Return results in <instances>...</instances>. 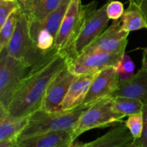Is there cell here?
<instances>
[{"label": "cell", "instance_id": "1", "mask_svg": "<svg viewBox=\"0 0 147 147\" xmlns=\"http://www.w3.org/2000/svg\"><path fill=\"white\" fill-rule=\"evenodd\" d=\"M67 64L65 56L57 51L41 64L30 69L13 94L7 110L9 114L24 117L41 109L50 83Z\"/></svg>", "mask_w": 147, "mask_h": 147}, {"label": "cell", "instance_id": "2", "mask_svg": "<svg viewBox=\"0 0 147 147\" xmlns=\"http://www.w3.org/2000/svg\"><path fill=\"white\" fill-rule=\"evenodd\" d=\"M97 1L83 5L80 24L70 44L62 53L70 62L81 55L105 30L110 19L107 15L108 1L97 9Z\"/></svg>", "mask_w": 147, "mask_h": 147}, {"label": "cell", "instance_id": "3", "mask_svg": "<svg viewBox=\"0 0 147 147\" xmlns=\"http://www.w3.org/2000/svg\"><path fill=\"white\" fill-rule=\"evenodd\" d=\"M93 103H83L71 110L56 112L39 109L29 116L28 122L18 138L45 132L73 130L80 116Z\"/></svg>", "mask_w": 147, "mask_h": 147}, {"label": "cell", "instance_id": "4", "mask_svg": "<svg viewBox=\"0 0 147 147\" xmlns=\"http://www.w3.org/2000/svg\"><path fill=\"white\" fill-rule=\"evenodd\" d=\"M6 49L10 56L22 62L29 69L39 65L58 51L55 48L44 52L37 47L30 35L28 15L22 7L15 31Z\"/></svg>", "mask_w": 147, "mask_h": 147}, {"label": "cell", "instance_id": "5", "mask_svg": "<svg viewBox=\"0 0 147 147\" xmlns=\"http://www.w3.org/2000/svg\"><path fill=\"white\" fill-rule=\"evenodd\" d=\"M124 117L126 116L116 112L113 109L111 96L97 100L80 116L73 129V141H76L78 136L91 129L115 126L123 123Z\"/></svg>", "mask_w": 147, "mask_h": 147}, {"label": "cell", "instance_id": "6", "mask_svg": "<svg viewBox=\"0 0 147 147\" xmlns=\"http://www.w3.org/2000/svg\"><path fill=\"white\" fill-rule=\"evenodd\" d=\"M30 69L20 60L0 51V106L8 110L11 98L22 79Z\"/></svg>", "mask_w": 147, "mask_h": 147}, {"label": "cell", "instance_id": "7", "mask_svg": "<svg viewBox=\"0 0 147 147\" xmlns=\"http://www.w3.org/2000/svg\"><path fill=\"white\" fill-rule=\"evenodd\" d=\"M129 34V32L124 31L122 29L120 19L113 20L111 24L83 53L90 54L106 53L125 54Z\"/></svg>", "mask_w": 147, "mask_h": 147}, {"label": "cell", "instance_id": "8", "mask_svg": "<svg viewBox=\"0 0 147 147\" xmlns=\"http://www.w3.org/2000/svg\"><path fill=\"white\" fill-rule=\"evenodd\" d=\"M124 54L96 53L80 55L69 62V70L76 76L98 72L109 67H117L119 62Z\"/></svg>", "mask_w": 147, "mask_h": 147}, {"label": "cell", "instance_id": "9", "mask_svg": "<svg viewBox=\"0 0 147 147\" xmlns=\"http://www.w3.org/2000/svg\"><path fill=\"white\" fill-rule=\"evenodd\" d=\"M76 75L69 70L67 65L53 80L45 93L42 110L49 112L60 111V106L74 80Z\"/></svg>", "mask_w": 147, "mask_h": 147}, {"label": "cell", "instance_id": "10", "mask_svg": "<svg viewBox=\"0 0 147 147\" xmlns=\"http://www.w3.org/2000/svg\"><path fill=\"white\" fill-rule=\"evenodd\" d=\"M119 80L116 67H109L100 70L92 81L83 103H92L109 97L116 90Z\"/></svg>", "mask_w": 147, "mask_h": 147}, {"label": "cell", "instance_id": "11", "mask_svg": "<svg viewBox=\"0 0 147 147\" xmlns=\"http://www.w3.org/2000/svg\"><path fill=\"white\" fill-rule=\"evenodd\" d=\"M82 8L81 0L70 1L55 41V48L59 53H63L70 44L81 20Z\"/></svg>", "mask_w": 147, "mask_h": 147}, {"label": "cell", "instance_id": "12", "mask_svg": "<svg viewBox=\"0 0 147 147\" xmlns=\"http://www.w3.org/2000/svg\"><path fill=\"white\" fill-rule=\"evenodd\" d=\"M111 96L136 98L147 106V71L141 68L130 78L120 81Z\"/></svg>", "mask_w": 147, "mask_h": 147}, {"label": "cell", "instance_id": "13", "mask_svg": "<svg viewBox=\"0 0 147 147\" xmlns=\"http://www.w3.org/2000/svg\"><path fill=\"white\" fill-rule=\"evenodd\" d=\"M73 130L50 131L17 138L19 147H59L73 142Z\"/></svg>", "mask_w": 147, "mask_h": 147}, {"label": "cell", "instance_id": "14", "mask_svg": "<svg viewBox=\"0 0 147 147\" xmlns=\"http://www.w3.org/2000/svg\"><path fill=\"white\" fill-rule=\"evenodd\" d=\"M99 72V71H98ZM98 72L76 76L60 106L61 111H69L83 104L92 81Z\"/></svg>", "mask_w": 147, "mask_h": 147}, {"label": "cell", "instance_id": "15", "mask_svg": "<svg viewBox=\"0 0 147 147\" xmlns=\"http://www.w3.org/2000/svg\"><path fill=\"white\" fill-rule=\"evenodd\" d=\"M134 139L133 136L123 122L113 126L100 137L86 143L85 147H126Z\"/></svg>", "mask_w": 147, "mask_h": 147}, {"label": "cell", "instance_id": "16", "mask_svg": "<svg viewBox=\"0 0 147 147\" xmlns=\"http://www.w3.org/2000/svg\"><path fill=\"white\" fill-rule=\"evenodd\" d=\"M70 1L71 0H61L59 7L41 22H31L29 20L30 34H34L38 30H45L56 39L60 24L64 18Z\"/></svg>", "mask_w": 147, "mask_h": 147}, {"label": "cell", "instance_id": "17", "mask_svg": "<svg viewBox=\"0 0 147 147\" xmlns=\"http://www.w3.org/2000/svg\"><path fill=\"white\" fill-rule=\"evenodd\" d=\"M28 118L11 116L7 109L0 106V141L18 138L27 125Z\"/></svg>", "mask_w": 147, "mask_h": 147}, {"label": "cell", "instance_id": "18", "mask_svg": "<svg viewBox=\"0 0 147 147\" xmlns=\"http://www.w3.org/2000/svg\"><path fill=\"white\" fill-rule=\"evenodd\" d=\"M60 2L61 0H34L22 5V9L27 14L30 21L41 22L59 7Z\"/></svg>", "mask_w": 147, "mask_h": 147}, {"label": "cell", "instance_id": "19", "mask_svg": "<svg viewBox=\"0 0 147 147\" xmlns=\"http://www.w3.org/2000/svg\"><path fill=\"white\" fill-rule=\"evenodd\" d=\"M121 27L124 31H136L141 29H146L147 23L140 7L134 0H129V5L125 9L120 18Z\"/></svg>", "mask_w": 147, "mask_h": 147}, {"label": "cell", "instance_id": "20", "mask_svg": "<svg viewBox=\"0 0 147 147\" xmlns=\"http://www.w3.org/2000/svg\"><path fill=\"white\" fill-rule=\"evenodd\" d=\"M112 100L115 111L125 116L143 112L144 107V104L141 100L136 98L123 96H114L112 97Z\"/></svg>", "mask_w": 147, "mask_h": 147}, {"label": "cell", "instance_id": "21", "mask_svg": "<svg viewBox=\"0 0 147 147\" xmlns=\"http://www.w3.org/2000/svg\"><path fill=\"white\" fill-rule=\"evenodd\" d=\"M20 11L21 8L14 11L0 28V51L8 46L15 31Z\"/></svg>", "mask_w": 147, "mask_h": 147}, {"label": "cell", "instance_id": "22", "mask_svg": "<svg viewBox=\"0 0 147 147\" xmlns=\"http://www.w3.org/2000/svg\"><path fill=\"white\" fill-rule=\"evenodd\" d=\"M124 123L133 136L134 139H139L142 136L144 125L143 112L134 113L129 116L127 120L124 121Z\"/></svg>", "mask_w": 147, "mask_h": 147}, {"label": "cell", "instance_id": "23", "mask_svg": "<svg viewBox=\"0 0 147 147\" xmlns=\"http://www.w3.org/2000/svg\"><path fill=\"white\" fill-rule=\"evenodd\" d=\"M116 67L120 81L127 80L134 75L135 65L130 56L128 55L124 54L122 56Z\"/></svg>", "mask_w": 147, "mask_h": 147}, {"label": "cell", "instance_id": "24", "mask_svg": "<svg viewBox=\"0 0 147 147\" xmlns=\"http://www.w3.org/2000/svg\"><path fill=\"white\" fill-rule=\"evenodd\" d=\"M21 7L18 0H0V28L9 16Z\"/></svg>", "mask_w": 147, "mask_h": 147}, {"label": "cell", "instance_id": "25", "mask_svg": "<svg viewBox=\"0 0 147 147\" xmlns=\"http://www.w3.org/2000/svg\"><path fill=\"white\" fill-rule=\"evenodd\" d=\"M125 9L123 3L116 0H109L108 1L107 15L110 20H119L123 15Z\"/></svg>", "mask_w": 147, "mask_h": 147}, {"label": "cell", "instance_id": "26", "mask_svg": "<svg viewBox=\"0 0 147 147\" xmlns=\"http://www.w3.org/2000/svg\"><path fill=\"white\" fill-rule=\"evenodd\" d=\"M0 147H19L17 138L0 141Z\"/></svg>", "mask_w": 147, "mask_h": 147}, {"label": "cell", "instance_id": "27", "mask_svg": "<svg viewBox=\"0 0 147 147\" xmlns=\"http://www.w3.org/2000/svg\"><path fill=\"white\" fill-rule=\"evenodd\" d=\"M137 139L139 143L144 147H147V123H144V129L142 136L139 139Z\"/></svg>", "mask_w": 147, "mask_h": 147}, {"label": "cell", "instance_id": "28", "mask_svg": "<svg viewBox=\"0 0 147 147\" xmlns=\"http://www.w3.org/2000/svg\"><path fill=\"white\" fill-rule=\"evenodd\" d=\"M140 7L147 23V0H134Z\"/></svg>", "mask_w": 147, "mask_h": 147}, {"label": "cell", "instance_id": "29", "mask_svg": "<svg viewBox=\"0 0 147 147\" xmlns=\"http://www.w3.org/2000/svg\"><path fill=\"white\" fill-rule=\"evenodd\" d=\"M142 69L147 71V47L144 49L143 54V60H142Z\"/></svg>", "mask_w": 147, "mask_h": 147}, {"label": "cell", "instance_id": "30", "mask_svg": "<svg viewBox=\"0 0 147 147\" xmlns=\"http://www.w3.org/2000/svg\"><path fill=\"white\" fill-rule=\"evenodd\" d=\"M86 144L82 143V142H78V141H74L71 143V144L69 146V147H85Z\"/></svg>", "mask_w": 147, "mask_h": 147}, {"label": "cell", "instance_id": "31", "mask_svg": "<svg viewBox=\"0 0 147 147\" xmlns=\"http://www.w3.org/2000/svg\"><path fill=\"white\" fill-rule=\"evenodd\" d=\"M132 144H133L134 147H144L140 143H139V141H138L137 139H134L133 142H132Z\"/></svg>", "mask_w": 147, "mask_h": 147}, {"label": "cell", "instance_id": "32", "mask_svg": "<svg viewBox=\"0 0 147 147\" xmlns=\"http://www.w3.org/2000/svg\"><path fill=\"white\" fill-rule=\"evenodd\" d=\"M18 1H20V3L21 4V5H23V4H26V3H27L29 0H18Z\"/></svg>", "mask_w": 147, "mask_h": 147}, {"label": "cell", "instance_id": "33", "mask_svg": "<svg viewBox=\"0 0 147 147\" xmlns=\"http://www.w3.org/2000/svg\"><path fill=\"white\" fill-rule=\"evenodd\" d=\"M70 144H71V143H70V144H67L63 145V146H59V147H69V146H70Z\"/></svg>", "mask_w": 147, "mask_h": 147}, {"label": "cell", "instance_id": "34", "mask_svg": "<svg viewBox=\"0 0 147 147\" xmlns=\"http://www.w3.org/2000/svg\"><path fill=\"white\" fill-rule=\"evenodd\" d=\"M126 147H134V146H133V144H132V142L131 144H129V145H127V146H126Z\"/></svg>", "mask_w": 147, "mask_h": 147}, {"label": "cell", "instance_id": "35", "mask_svg": "<svg viewBox=\"0 0 147 147\" xmlns=\"http://www.w3.org/2000/svg\"><path fill=\"white\" fill-rule=\"evenodd\" d=\"M34 1V0H29L28 1H27V3H26V4H30V3H31L32 1ZM24 4H23V5H24Z\"/></svg>", "mask_w": 147, "mask_h": 147}]
</instances>
